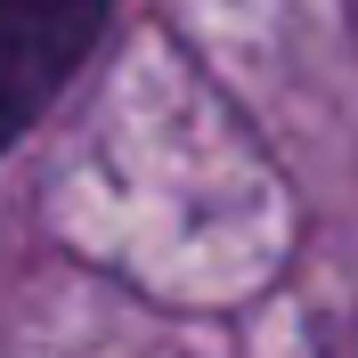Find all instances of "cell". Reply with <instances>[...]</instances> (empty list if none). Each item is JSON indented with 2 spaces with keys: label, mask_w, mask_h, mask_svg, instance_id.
Listing matches in <instances>:
<instances>
[{
  "label": "cell",
  "mask_w": 358,
  "mask_h": 358,
  "mask_svg": "<svg viewBox=\"0 0 358 358\" xmlns=\"http://www.w3.org/2000/svg\"><path fill=\"white\" fill-rule=\"evenodd\" d=\"M114 0H0V147H17L49 98L82 73Z\"/></svg>",
  "instance_id": "6da1fadb"
}]
</instances>
